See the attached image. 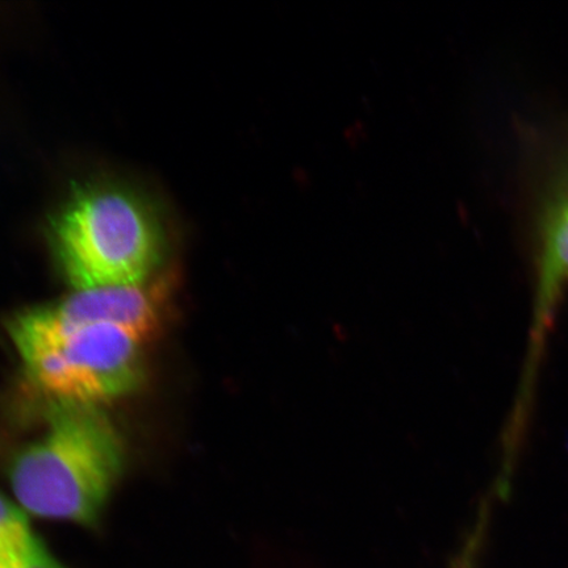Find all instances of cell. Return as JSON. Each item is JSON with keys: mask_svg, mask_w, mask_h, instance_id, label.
Segmentation results:
<instances>
[{"mask_svg": "<svg viewBox=\"0 0 568 568\" xmlns=\"http://www.w3.org/2000/svg\"><path fill=\"white\" fill-rule=\"evenodd\" d=\"M124 462L123 438L102 407L53 402L45 432L13 459L11 486L27 513L92 525Z\"/></svg>", "mask_w": 568, "mask_h": 568, "instance_id": "cell-1", "label": "cell"}, {"mask_svg": "<svg viewBox=\"0 0 568 568\" xmlns=\"http://www.w3.org/2000/svg\"><path fill=\"white\" fill-rule=\"evenodd\" d=\"M57 265L75 291L145 284L163 253L158 216L113 184L77 190L49 224Z\"/></svg>", "mask_w": 568, "mask_h": 568, "instance_id": "cell-2", "label": "cell"}, {"mask_svg": "<svg viewBox=\"0 0 568 568\" xmlns=\"http://www.w3.org/2000/svg\"><path fill=\"white\" fill-rule=\"evenodd\" d=\"M34 385L53 402L102 407L136 389L144 376L148 338L115 324L59 335L10 336Z\"/></svg>", "mask_w": 568, "mask_h": 568, "instance_id": "cell-3", "label": "cell"}, {"mask_svg": "<svg viewBox=\"0 0 568 568\" xmlns=\"http://www.w3.org/2000/svg\"><path fill=\"white\" fill-rule=\"evenodd\" d=\"M162 276L140 286L75 291L59 302L21 312L11 318L10 335L49 336L94 324H115L152 337L172 291Z\"/></svg>", "mask_w": 568, "mask_h": 568, "instance_id": "cell-4", "label": "cell"}, {"mask_svg": "<svg viewBox=\"0 0 568 568\" xmlns=\"http://www.w3.org/2000/svg\"><path fill=\"white\" fill-rule=\"evenodd\" d=\"M566 281H568V173L558 184L544 219L535 337H532L537 349Z\"/></svg>", "mask_w": 568, "mask_h": 568, "instance_id": "cell-5", "label": "cell"}, {"mask_svg": "<svg viewBox=\"0 0 568 568\" xmlns=\"http://www.w3.org/2000/svg\"><path fill=\"white\" fill-rule=\"evenodd\" d=\"M0 568H67L33 531L23 510L0 495Z\"/></svg>", "mask_w": 568, "mask_h": 568, "instance_id": "cell-6", "label": "cell"}]
</instances>
